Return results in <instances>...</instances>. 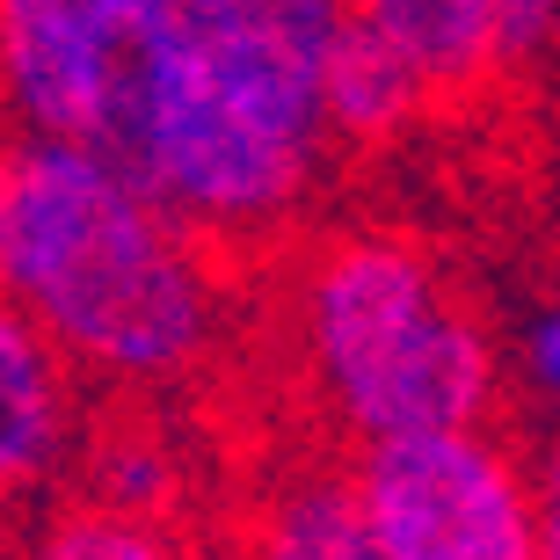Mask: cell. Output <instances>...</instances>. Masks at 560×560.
Instances as JSON below:
<instances>
[{"mask_svg": "<svg viewBox=\"0 0 560 560\" xmlns=\"http://www.w3.org/2000/svg\"><path fill=\"white\" fill-rule=\"evenodd\" d=\"M0 299L109 394H175L233 335L226 255L125 161L30 131L0 139Z\"/></svg>", "mask_w": 560, "mask_h": 560, "instance_id": "1", "label": "cell"}, {"mask_svg": "<svg viewBox=\"0 0 560 560\" xmlns=\"http://www.w3.org/2000/svg\"><path fill=\"white\" fill-rule=\"evenodd\" d=\"M350 0H175L125 167L205 248H270L335 167L328 51Z\"/></svg>", "mask_w": 560, "mask_h": 560, "instance_id": "2", "label": "cell"}, {"mask_svg": "<svg viewBox=\"0 0 560 560\" xmlns=\"http://www.w3.org/2000/svg\"><path fill=\"white\" fill-rule=\"evenodd\" d=\"M299 386L342 444L474 430L502 408V342L452 262L394 226L320 233L284 291Z\"/></svg>", "mask_w": 560, "mask_h": 560, "instance_id": "3", "label": "cell"}, {"mask_svg": "<svg viewBox=\"0 0 560 560\" xmlns=\"http://www.w3.org/2000/svg\"><path fill=\"white\" fill-rule=\"evenodd\" d=\"M175 0H0V125L125 161Z\"/></svg>", "mask_w": 560, "mask_h": 560, "instance_id": "4", "label": "cell"}, {"mask_svg": "<svg viewBox=\"0 0 560 560\" xmlns=\"http://www.w3.org/2000/svg\"><path fill=\"white\" fill-rule=\"evenodd\" d=\"M350 480L378 560H560L553 502L532 488L495 422L364 444Z\"/></svg>", "mask_w": 560, "mask_h": 560, "instance_id": "5", "label": "cell"}, {"mask_svg": "<svg viewBox=\"0 0 560 560\" xmlns=\"http://www.w3.org/2000/svg\"><path fill=\"white\" fill-rule=\"evenodd\" d=\"M350 15L408 59L430 103H474L539 73L560 37V0H350Z\"/></svg>", "mask_w": 560, "mask_h": 560, "instance_id": "6", "label": "cell"}, {"mask_svg": "<svg viewBox=\"0 0 560 560\" xmlns=\"http://www.w3.org/2000/svg\"><path fill=\"white\" fill-rule=\"evenodd\" d=\"M81 436H88V386L0 299V495H37L59 474H73Z\"/></svg>", "mask_w": 560, "mask_h": 560, "instance_id": "7", "label": "cell"}, {"mask_svg": "<svg viewBox=\"0 0 560 560\" xmlns=\"http://www.w3.org/2000/svg\"><path fill=\"white\" fill-rule=\"evenodd\" d=\"M233 560H378L350 466L299 458V466L270 474V488L241 517Z\"/></svg>", "mask_w": 560, "mask_h": 560, "instance_id": "8", "label": "cell"}, {"mask_svg": "<svg viewBox=\"0 0 560 560\" xmlns=\"http://www.w3.org/2000/svg\"><path fill=\"white\" fill-rule=\"evenodd\" d=\"M320 109H328V139L357 145V153H378V145L408 139V131L430 117V88L408 73L400 51L364 30V22H342V37L328 51V81H320Z\"/></svg>", "mask_w": 560, "mask_h": 560, "instance_id": "9", "label": "cell"}, {"mask_svg": "<svg viewBox=\"0 0 560 560\" xmlns=\"http://www.w3.org/2000/svg\"><path fill=\"white\" fill-rule=\"evenodd\" d=\"M73 466L88 480V502H109L131 517H167L183 502V452L161 430H139V422H117V430L88 422Z\"/></svg>", "mask_w": 560, "mask_h": 560, "instance_id": "10", "label": "cell"}, {"mask_svg": "<svg viewBox=\"0 0 560 560\" xmlns=\"http://www.w3.org/2000/svg\"><path fill=\"white\" fill-rule=\"evenodd\" d=\"M15 560H205L167 517H131L109 502H59L30 524Z\"/></svg>", "mask_w": 560, "mask_h": 560, "instance_id": "11", "label": "cell"}, {"mask_svg": "<svg viewBox=\"0 0 560 560\" xmlns=\"http://www.w3.org/2000/svg\"><path fill=\"white\" fill-rule=\"evenodd\" d=\"M502 372H517L532 400L560 394V313L553 306H532V320L517 328V342L502 350Z\"/></svg>", "mask_w": 560, "mask_h": 560, "instance_id": "12", "label": "cell"}, {"mask_svg": "<svg viewBox=\"0 0 560 560\" xmlns=\"http://www.w3.org/2000/svg\"><path fill=\"white\" fill-rule=\"evenodd\" d=\"M0 139H8V125H0Z\"/></svg>", "mask_w": 560, "mask_h": 560, "instance_id": "13", "label": "cell"}]
</instances>
